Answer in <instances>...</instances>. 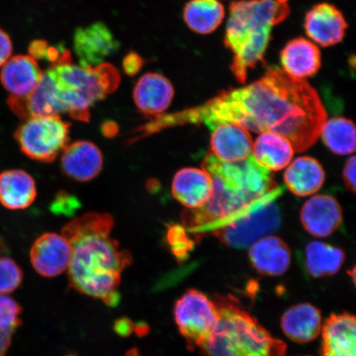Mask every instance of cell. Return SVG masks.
Returning a JSON list of instances; mask_svg holds the SVG:
<instances>
[{
    "mask_svg": "<svg viewBox=\"0 0 356 356\" xmlns=\"http://www.w3.org/2000/svg\"><path fill=\"white\" fill-rule=\"evenodd\" d=\"M119 48V42L104 22H95L75 31L74 49L80 66L93 67L104 63L105 58Z\"/></svg>",
    "mask_w": 356,
    "mask_h": 356,
    "instance_id": "obj_11",
    "label": "cell"
},
{
    "mask_svg": "<svg viewBox=\"0 0 356 356\" xmlns=\"http://www.w3.org/2000/svg\"><path fill=\"white\" fill-rule=\"evenodd\" d=\"M22 280L24 273L17 262L10 257H0V295L15 292Z\"/></svg>",
    "mask_w": 356,
    "mask_h": 356,
    "instance_id": "obj_31",
    "label": "cell"
},
{
    "mask_svg": "<svg viewBox=\"0 0 356 356\" xmlns=\"http://www.w3.org/2000/svg\"><path fill=\"white\" fill-rule=\"evenodd\" d=\"M348 274L351 275V277H353L354 280V283H355V267H353V270L348 271Z\"/></svg>",
    "mask_w": 356,
    "mask_h": 356,
    "instance_id": "obj_45",
    "label": "cell"
},
{
    "mask_svg": "<svg viewBox=\"0 0 356 356\" xmlns=\"http://www.w3.org/2000/svg\"><path fill=\"white\" fill-rule=\"evenodd\" d=\"M104 158L97 146L80 140L67 145L61 156L62 170L72 179L88 181L99 175Z\"/></svg>",
    "mask_w": 356,
    "mask_h": 356,
    "instance_id": "obj_18",
    "label": "cell"
},
{
    "mask_svg": "<svg viewBox=\"0 0 356 356\" xmlns=\"http://www.w3.org/2000/svg\"><path fill=\"white\" fill-rule=\"evenodd\" d=\"M22 309L13 298L0 295V329L15 331L21 326Z\"/></svg>",
    "mask_w": 356,
    "mask_h": 356,
    "instance_id": "obj_32",
    "label": "cell"
},
{
    "mask_svg": "<svg viewBox=\"0 0 356 356\" xmlns=\"http://www.w3.org/2000/svg\"><path fill=\"white\" fill-rule=\"evenodd\" d=\"M305 229L317 238H326L339 228L343 216L340 204L327 195H318L305 203L300 212Z\"/></svg>",
    "mask_w": 356,
    "mask_h": 356,
    "instance_id": "obj_15",
    "label": "cell"
},
{
    "mask_svg": "<svg viewBox=\"0 0 356 356\" xmlns=\"http://www.w3.org/2000/svg\"><path fill=\"white\" fill-rule=\"evenodd\" d=\"M7 104L13 113L24 120L65 113L58 99L54 79L48 70L43 73L41 81L33 92L22 97L10 95Z\"/></svg>",
    "mask_w": 356,
    "mask_h": 356,
    "instance_id": "obj_13",
    "label": "cell"
},
{
    "mask_svg": "<svg viewBox=\"0 0 356 356\" xmlns=\"http://www.w3.org/2000/svg\"><path fill=\"white\" fill-rule=\"evenodd\" d=\"M126 356H140L139 350L136 348L129 350L126 354Z\"/></svg>",
    "mask_w": 356,
    "mask_h": 356,
    "instance_id": "obj_44",
    "label": "cell"
},
{
    "mask_svg": "<svg viewBox=\"0 0 356 356\" xmlns=\"http://www.w3.org/2000/svg\"><path fill=\"white\" fill-rule=\"evenodd\" d=\"M252 154L266 170L278 172L291 163L295 150L286 138L277 134L264 133L253 144Z\"/></svg>",
    "mask_w": 356,
    "mask_h": 356,
    "instance_id": "obj_27",
    "label": "cell"
},
{
    "mask_svg": "<svg viewBox=\"0 0 356 356\" xmlns=\"http://www.w3.org/2000/svg\"><path fill=\"white\" fill-rule=\"evenodd\" d=\"M144 60L136 52H130L124 58L122 66L124 72L129 76H135L144 65Z\"/></svg>",
    "mask_w": 356,
    "mask_h": 356,
    "instance_id": "obj_35",
    "label": "cell"
},
{
    "mask_svg": "<svg viewBox=\"0 0 356 356\" xmlns=\"http://www.w3.org/2000/svg\"><path fill=\"white\" fill-rule=\"evenodd\" d=\"M113 225L108 213L95 212L75 218L62 229L72 251L68 277L74 291L102 300L118 291L132 255L110 237Z\"/></svg>",
    "mask_w": 356,
    "mask_h": 356,
    "instance_id": "obj_2",
    "label": "cell"
},
{
    "mask_svg": "<svg viewBox=\"0 0 356 356\" xmlns=\"http://www.w3.org/2000/svg\"><path fill=\"white\" fill-rule=\"evenodd\" d=\"M120 300H121V296H120L119 292L115 291L111 293L110 295L106 296L102 301H104L106 305L115 307L119 304Z\"/></svg>",
    "mask_w": 356,
    "mask_h": 356,
    "instance_id": "obj_43",
    "label": "cell"
},
{
    "mask_svg": "<svg viewBox=\"0 0 356 356\" xmlns=\"http://www.w3.org/2000/svg\"><path fill=\"white\" fill-rule=\"evenodd\" d=\"M320 136L334 154L347 155L355 151V127L350 120L344 118L327 120Z\"/></svg>",
    "mask_w": 356,
    "mask_h": 356,
    "instance_id": "obj_30",
    "label": "cell"
},
{
    "mask_svg": "<svg viewBox=\"0 0 356 356\" xmlns=\"http://www.w3.org/2000/svg\"><path fill=\"white\" fill-rule=\"evenodd\" d=\"M219 321L207 343L200 349L204 356H286L287 346L270 335L237 298H212Z\"/></svg>",
    "mask_w": 356,
    "mask_h": 356,
    "instance_id": "obj_4",
    "label": "cell"
},
{
    "mask_svg": "<svg viewBox=\"0 0 356 356\" xmlns=\"http://www.w3.org/2000/svg\"><path fill=\"white\" fill-rule=\"evenodd\" d=\"M249 259L257 273L267 277H279L291 266V252L282 238L266 236L252 244Z\"/></svg>",
    "mask_w": 356,
    "mask_h": 356,
    "instance_id": "obj_20",
    "label": "cell"
},
{
    "mask_svg": "<svg viewBox=\"0 0 356 356\" xmlns=\"http://www.w3.org/2000/svg\"><path fill=\"white\" fill-rule=\"evenodd\" d=\"M212 191L211 176L203 168H182L173 177V197L191 210L204 207L210 200Z\"/></svg>",
    "mask_w": 356,
    "mask_h": 356,
    "instance_id": "obj_19",
    "label": "cell"
},
{
    "mask_svg": "<svg viewBox=\"0 0 356 356\" xmlns=\"http://www.w3.org/2000/svg\"><path fill=\"white\" fill-rule=\"evenodd\" d=\"M49 44L44 40H35L30 44L29 51L34 60H47Z\"/></svg>",
    "mask_w": 356,
    "mask_h": 356,
    "instance_id": "obj_38",
    "label": "cell"
},
{
    "mask_svg": "<svg viewBox=\"0 0 356 356\" xmlns=\"http://www.w3.org/2000/svg\"><path fill=\"white\" fill-rule=\"evenodd\" d=\"M346 260L341 248L326 243L313 241L305 248V266L314 278L330 277L340 270Z\"/></svg>",
    "mask_w": 356,
    "mask_h": 356,
    "instance_id": "obj_28",
    "label": "cell"
},
{
    "mask_svg": "<svg viewBox=\"0 0 356 356\" xmlns=\"http://www.w3.org/2000/svg\"><path fill=\"white\" fill-rule=\"evenodd\" d=\"M348 28L342 13L331 3H322L312 8L305 19L308 37L323 47L342 42Z\"/></svg>",
    "mask_w": 356,
    "mask_h": 356,
    "instance_id": "obj_14",
    "label": "cell"
},
{
    "mask_svg": "<svg viewBox=\"0 0 356 356\" xmlns=\"http://www.w3.org/2000/svg\"><path fill=\"white\" fill-rule=\"evenodd\" d=\"M150 331V327L148 324L145 322L138 323L134 326V332H136V336L140 337H145L148 335Z\"/></svg>",
    "mask_w": 356,
    "mask_h": 356,
    "instance_id": "obj_41",
    "label": "cell"
},
{
    "mask_svg": "<svg viewBox=\"0 0 356 356\" xmlns=\"http://www.w3.org/2000/svg\"><path fill=\"white\" fill-rule=\"evenodd\" d=\"M152 119L143 127L145 135L188 124L210 127L232 123L248 131L277 134L291 142L295 152L302 153L318 140L327 114L318 92L305 79L269 67L249 86L222 91L195 108Z\"/></svg>",
    "mask_w": 356,
    "mask_h": 356,
    "instance_id": "obj_1",
    "label": "cell"
},
{
    "mask_svg": "<svg viewBox=\"0 0 356 356\" xmlns=\"http://www.w3.org/2000/svg\"><path fill=\"white\" fill-rule=\"evenodd\" d=\"M70 127L60 115L35 117L24 120L13 136L26 157L51 163L69 145Z\"/></svg>",
    "mask_w": 356,
    "mask_h": 356,
    "instance_id": "obj_8",
    "label": "cell"
},
{
    "mask_svg": "<svg viewBox=\"0 0 356 356\" xmlns=\"http://www.w3.org/2000/svg\"><path fill=\"white\" fill-rule=\"evenodd\" d=\"M48 71L65 113L84 122L90 118L91 106L117 90L121 81L117 68L108 63L83 67L65 62Z\"/></svg>",
    "mask_w": 356,
    "mask_h": 356,
    "instance_id": "obj_5",
    "label": "cell"
},
{
    "mask_svg": "<svg viewBox=\"0 0 356 356\" xmlns=\"http://www.w3.org/2000/svg\"><path fill=\"white\" fill-rule=\"evenodd\" d=\"M288 189L297 197H308L321 189L325 181V172L314 158H298L289 165L284 175Z\"/></svg>",
    "mask_w": 356,
    "mask_h": 356,
    "instance_id": "obj_26",
    "label": "cell"
},
{
    "mask_svg": "<svg viewBox=\"0 0 356 356\" xmlns=\"http://www.w3.org/2000/svg\"><path fill=\"white\" fill-rule=\"evenodd\" d=\"M71 252L70 244L63 235L44 234L31 248V264L42 277H56L68 269Z\"/></svg>",
    "mask_w": 356,
    "mask_h": 356,
    "instance_id": "obj_12",
    "label": "cell"
},
{
    "mask_svg": "<svg viewBox=\"0 0 356 356\" xmlns=\"http://www.w3.org/2000/svg\"><path fill=\"white\" fill-rule=\"evenodd\" d=\"M42 74V71L33 58L30 56H16L10 58L2 66L0 82L12 96H26L37 88Z\"/></svg>",
    "mask_w": 356,
    "mask_h": 356,
    "instance_id": "obj_23",
    "label": "cell"
},
{
    "mask_svg": "<svg viewBox=\"0 0 356 356\" xmlns=\"http://www.w3.org/2000/svg\"><path fill=\"white\" fill-rule=\"evenodd\" d=\"M69 356H75V355H69Z\"/></svg>",
    "mask_w": 356,
    "mask_h": 356,
    "instance_id": "obj_46",
    "label": "cell"
},
{
    "mask_svg": "<svg viewBox=\"0 0 356 356\" xmlns=\"http://www.w3.org/2000/svg\"><path fill=\"white\" fill-rule=\"evenodd\" d=\"M289 13V0H239L230 4L224 42L232 52L231 71L239 83H246L249 70L265 66L273 30Z\"/></svg>",
    "mask_w": 356,
    "mask_h": 356,
    "instance_id": "obj_3",
    "label": "cell"
},
{
    "mask_svg": "<svg viewBox=\"0 0 356 356\" xmlns=\"http://www.w3.org/2000/svg\"><path fill=\"white\" fill-rule=\"evenodd\" d=\"M79 208V202L77 198L66 193L58 194L51 204V210L58 215H73Z\"/></svg>",
    "mask_w": 356,
    "mask_h": 356,
    "instance_id": "obj_34",
    "label": "cell"
},
{
    "mask_svg": "<svg viewBox=\"0 0 356 356\" xmlns=\"http://www.w3.org/2000/svg\"><path fill=\"white\" fill-rule=\"evenodd\" d=\"M284 73L292 78L305 79L314 76L322 65L321 52L317 44L304 38L291 40L280 52Z\"/></svg>",
    "mask_w": 356,
    "mask_h": 356,
    "instance_id": "obj_22",
    "label": "cell"
},
{
    "mask_svg": "<svg viewBox=\"0 0 356 356\" xmlns=\"http://www.w3.org/2000/svg\"><path fill=\"white\" fill-rule=\"evenodd\" d=\"M118 131L117 124L113 122H108L102 127V132H104L105 136L113 137Z\"/></svg>",
    "mask_w": 356,
    "mask_h": 356,
    "instance_id": "obj_42",
    "label": "cell"
},
{
    "mask_svg": "<svg viewBox=\"0 0 356 356\" xmlns=\"http://www.w3.org/2000/svg\"><path fill=\"white\" fill-rule=\"evenodd\" d=\"M225 10L218 0H190L184 10V19L191 30L199 34H210L219 28Z\"/></svg>",
    "mask_w": 356,
    "mask_h": 356,
    "instance_id": "obj_29",
    "label": "cell"
},
{
    "mask_svg": "<svg viewBox=\"0 0 356 356\" xmlns=\"http://www.w3.org/2000/svg\"><path fill=\"white\" fill-rule=\"evenodd\" d=\"M13 52V43L10 35L0 29V67L10 59Z\"/></svg>",
    "mask_w": 356,
    "mask_h": 356,
    "instance_id": "obj_37",
    "label": "cell"
},
{
    "mask_svg": "<svg viewBox=\"0 0 356 356\" xmlns=\"http://www.w3.org/2000/svg\"><path fill=\"white\" fill-rule=\"evenodd\" d=\"M210 173L213 191L204 207L182 213V226L186 232L195 236L211 232L221 222L243 210L260 197H255L227 181L216 172Z\"/></svg>",
    "mask_w": 356,
    "mask_h": 356,
    "instance_id": "obj_7",
    "label": "cell"
},
{
    "mask_svg": "<svg viewBox=\"0 0 356 356\" xmlns=\"http://www.w3.org/2000/svg\"><path fill=\"white\" fill-rule=\"evenodd\" d=\"M212 154L222 162H238L252 155V139L246 129L232 123L210 127Z\"/></svg>",
    "mask_w": 356,
    "mask_h": 356,
    "instance_id": "obj_17",
    "label": "cell"
},
{
    "mask_svg": "<svg viewBox=\"0 0 356 356\" xmlns=\"http://www.w3.org/2000/svg\"><path fill=\"white\" fill-rule=\"evenodd\" d=\"M355 167L356 159L355 156H353L347 160L343 170V181L346 188L353 193H355Z\"/></svg>",
    "mask_w": 356,
    "mask_h": 356,
    "instance_id": "obj_36",
    "label": "cell"
},
{
    "mask_svg": "<svg viewBox=\"0 0 356 356\" xmlns=\"http://www.w3.org/2000/svg\"><path fill=\"white\" fill-rule=\"evenodd\" d=\"M175 88L163 75L148 73L142 76L134 89V101L138 110L151 119L162 115L170 106Z\"/></svg>",
    "mask_w": 356,
    "mask_h": 356,
    "instance_id": "obj_16",
    "label": "cell"
},
{
    "mask_svg": "<svg viewBox=\"0 0 356 356\" xmlns=\"http://www.w3.org/2000/svg\"><path fill=\"white\" fill-rule=\"evenodd\" d=\"M323 356H356V320L349 313L332 314L322 327Z\"/></svg>",
    "mask_w": 356,
    "mask_h": 356,
    "instance_id": "obj_21",
    "label": "cell"
},
{
    "mask_svg": "<svg viewBox=\"0 0 356 356\" xmlns=\"http://www.w3.org/2000/svg\"><path fill=\"white\" fill-rule=\"evenodd\" d=\"M37 197L33 177L21 169L0 173V204L11 211L24 210Z\"/></svg>",
    "mask_w": 356,
    "mask_h": 356,
    "instance_id": "obj_25",
    "label": "cell"
},
{
    "mask_svg": "<svg viewBox=\"0 0 356 356\" xmlns=\"http://www.w3.org/2000/svg\"><path fill=\"white\" fill-rule=\"evenodd\" d=\"M15 331L0 329V356H7Z\"/></svg>",
    "mask_w": 356,
    "mask_h": 356,
    "instance_id": "obj_40",
    "label": "cell"
},
{
    "mask_svg": "<svg viewBox=\"0 0 356 356\" xmlns=\"http://www.w3.org/2000/svg\"><path fill=\"white\" fill-rule=\"evenodd\" d=\"M175 319L188 349H200L207 343L219 321L215 302L197 289L186 291L173 309Z\"/></svg>",
    "mask_w": 356,
    "mask_h": 356,
    "instance_id": "obj_9",
    "label": "cell"
},
{
    "mask_svg": "<svg viewBox=\"0 0 356 356\" xmlns=\"http://www.w3.org/2000/svg\"><path fill=\"white\" fill-rule=\"evenodd\" d=\"M280 193L282 189L278 188L271 190L221 222L211 232L229 248L243 249L250 246L279 228L280 213L275 200Z\"/></svg>",
    "mask_w": 356,
    "mask_h": 356,
    "instance_id": "obj_6",
    "label": "cell"
},
{
    "mask_svg": "<svg viewBox=\"0 0 356 356\" xmlns=\"http://www.w3.org/2000/svg\"><path fill=\"white\" fill-rule=\"evenodd\" d=\"M135 324L130 318H122L117 320L114 323V331L121 337H130L134 332Z\"/></svg>",
    "mask_w": 356,
    "mask_h": 356,
    "instance_id": "obj_39",
    "label": "cell"
},
{
    "mask_svg": "<svg viewBox=\"0 0 356 356\" xmlns=\"http://www.w3.org/2000/svg\"><path fill=\"white\" fill-rule=\"evenodd\" d=\"M202 168L209 172H216L238 188L255 197H264L271 190L277 188L270 172L261 167L252 154L238 162H222L212 153L207 154Z\"/></svg>",
    "mask_w": 356,
    "mask_h": 356,
    "instance_id": "obj_10",
    "label": "cell"
},
{
    "mask_svg": "<svg viewBox=\"0 0 356 356\" xmlns=\"http://www.w3.org/2000/svg\"><path fill=\"white\" fill-rule=\"evenodd\" d=\"M167 239L173 255L177 261H184L194 246L193 239L186 234L184 226L171 225L168 230Z\"/></svg>",
    "mask_w": 356,
    "mask_h": 356,
    "instance_id": "obj_33",
    "label": "cell"
},
{
    "mask_svg": "<svg viewBox=\"0 0 356 356\" xmlns=\"http://www.w3.org/2000/svg\"><path fill=\"white\" fill-rule=\"evenodd\" d=\"M282 327L289 340L296 343H309L322 330L321 312L307 302L293 305L283 314Z\"/></svg>",
    "mask_w": 356,
    "mask_h": 356,
    "instance_id": "obj_24",
    "label": "cell"
}]
</instances>
